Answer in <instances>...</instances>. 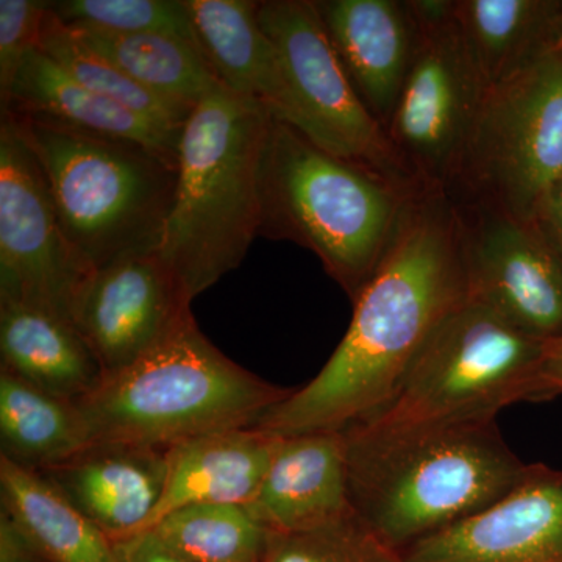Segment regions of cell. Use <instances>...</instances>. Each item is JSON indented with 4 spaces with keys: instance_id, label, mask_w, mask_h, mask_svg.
Segmentation results:
<instances>
[{
    "instance_id": "cell-1",
    "label": "cell",
    "mask_w": 562,
    "mask_h": 562,
    "mask_svg": "<svg viewBox=\"0 0 562 562\" xmlns=\"http://www.w3.org/2000/svg\"><path fill=\"white\" fill-rule=\"evenodd\" d=\"M468 301L457 213L449 194L424 190L403 214L390 250L353 301L338 349L301 390L254 425L277 436L342 431L382 412L436 328Z\"/></svg>"
},
{
    "instance_id": "cell-2",
    "label": "cell",
    "mask_w": 562,
    "mask_h": 562,
    "mask_svg": "<svg viewBox=\"0 0 562 562\" xmlns=\"http://www.w3.org/2000/svg\"><path fill=\"white\" fill-rule=\"evenodd\" d=\"M497 417L344 432L353 512L397 552L490 508L530 471Z\"/></svg>"
},
{
    "instance_id": "cell-3",
    "label": "cell",
    "mask_w": 562,
    "mask_h": 562,
    "mask_svg": "<svg viewBox=\"0 0 562 562\" xmlns=\"http://www.w3.org/2000/svg\"><path fill=\"white\" fill-rule=\"evenodd\" d=\"M420 191L336 157L272 117L258 172V233L312 250L353 302Z\"/></svg>"
},
{
    "instance_id": "cell-4",
    "label": "cell",
    "mask_w": 562,
    "mask_h": 562,
    "mask_svg": "<svg viewBox=\"0 0 562 562\" xmlns=\"http://www.w3.org/2000/svg\"><path fill=\"white\" fill-rule=\"evenodd\" d=\"M38 161L66 241L85 272L160 249L179 162L131 139L2 110Z\"/></svg>"
},
{
    "instance_id": "cell-5",
    "label": "cell",
    "mask_w": 562,
    "mask_h": 562,
    "mask_svg": "<svg viewBox=\"0 0 562 562\" xmlns=\"http://www.w3.org/2000/svg\"><path fill=\"white\" fill-rule=\"evenodd\" d=\"M272 117L220 85L184 124L160 254L191 302L238 268L260 236L258 172Z\"/></svg>"
},
{
    "instance_id": "cell-6",
    "label": "cell",
    "mask_w": 562,
    "mask_h": 562,
    "mask_svg": "<svg viewBox=\"0 0 562 562\" xmlns=\"http://www.w3.org/2000/svg\"><path fill=\"white\" fill-rule=\"evenodd\" d=\"M291 392L225 357L192 317L74 405L87 443L169 449L210 432L254 427Z\"/></svg>"
},
{
    "instance_id": "cell-7",
    "label": "cell",
    "mask_w": 562,
    "mask_h": 562,
    "mask_svg": "<svg viewBox=\"0 0 562 562\" xmlns=\"http://www.w3.org/2000/svg\"><path fill=\"white\" fill-rule=\"evenodd\" d=\"M546 347L468 299L432 333L392 401L357 424L394 431L497 417L513 403L541 401Z\"/></svg>"
},
{
    "instance_id": "cell-8",
    "label": "cell",
    "mask_w": 562,
    "mask_h": 562,
    "mask_svg": "<svg viewBox=\"0 0 562 562\" xmlns=\"http://www.w3.org/2000/svg\"><path fill=\"white\" fill-rule=\"evenodd\" d=\"M561 176L562 60L553 54L487 91L447 194L532 221Z\"/></svg>"
},
{
    "instance_id": "cell-9",
    "label": "cell",
    "mask_w": 562,
    "mask_h": 562,
    "mask_svg": "<svg viewBox=\"0 0 562 562\" xmlns=\"http://www.w3.org/2000/svg\"><path fill=\"white\" fill-rule=\"evenodd\" d=\"M416 50L387 138L425 190L449 192L487 85L462 38L453 0H409Z\"/></svg>"
},
{
    "instance_id": "cell-10",
    "label": "cell",
    "mask_w": 562,
    "mask_h": 562,
    "mask_svg": "<svg viewBox=\"0 0 562 562\" xmlns=\"http://www.w3.org/2000/svg\"><path fill=\"white\" fill-rule=\"evenodd\" d=\"M258 21L272 41L299 110V131L344 160L409 190H425L351 87L316 0H262Z\"/></svg>"
},
{
    "instance_id": "cell-11",
    "label": "cell",
    "mask_w": 562,
    "mask_h": 562,
    "mask_svg": "<svg viewBox=\"0 0 562 562\" xmlns=\"http://www.w3.org/2000/svg\"><path fill=\"white\" fill-rule=\"evenodd\" d=\"M452 202L469 301L538 341L561 339L562 260L535 222L484 203Z\"/></svg>"
},
{
    "instance_id": "cell-12",
    "label": "cell",
    "mask_w": 562,
    "mask_h": 562,
    "mask_svg": "<svg viewBox=\"0 0 562 562\" xmlns=\"http://www.w3.org/2000/svg\"><path fill=\"white\" fill-rule=\"evenodd\" d=\"M88 273L66 241L38 161L0 121V302L36 306L70 319Z\"/></svg>"
},
{
    "instance_id": "cell-13",
    "label": "cell",
    "mask_w": 562,
    "mask_h": 562,
    "mask_svg": "<svg viewBox=\"0 0 562 562\" xmlns=\"http://www.w3.org/2000/svg\"><path fill=\"white\" fill-rule=\"evenodd\" d=\"M191 301L160 249L136 251L88 273L70 319L113 375L191 321Z\"/></svg>"
},
{
    "instance_id": "cell-14",
    "label": "cell",
    "mask_w": 562,
    "mask_h": 562,
    "mask_svg": "<svg viewBox=\"0 0 562 562\" xmlns=\"http://www.w3.org/2000/svg\"><path fill=\"white\" fill-rule=\"evenodd\" d=\"M401 554L403 562H562V471L530 465L490 508Z\"/></svg>"
},
{
    "instance_id": "cell-15",
    "label": "cell",
    "mask_w": 562,
    "mask_h": 562,
    "mask_svg": "<svg viewBox=\"0 0 562 562\" xmlns=\"http://www.w3.org/2000/svg\"><path fill=\"white\" fill-rule=\"evenodd\" d=\"M168 450L131 442H94L38 472L111 539L140 535L160 502Z\"/></svg>"
},
{
    "instance_id": "cell-16",
    "label": "cell",
    "mask_w": 562,
    "mask_h": 562,
    "mask_svg": "<svg viewBox=\"0 0 562 562\" xmlns=\"http://www.w3.org/2000/svg\"><path fill=\"white\" fill-rule=\"evenodd\" d=\"M316 7L351 87L386 132L416 50L409 0H316Z\"/></svg>"
},
{
    "instance_id": "cell-17",
    "label": "cell",
    "mask_w": 562,
    "mask_h": 562,
    "mask_svg": "<svg viewBox=\"0 0 562 562\" xmlns=\"http://www.w3.org/2000/svg\"><path fill=\"white\" fill-rule=\"evenodd\" d=\"M247 508L280 535L313 530L355 513L344 432L280 436L260 491Z\"/></svg>"
},
{
    "instance_id": "cell-18",
    "label": "cell",
    "mask_w": 562,
    "mask_h": 562,
    "mask_svg": "<svg viewBox=\"0 0 562 562\" xmlns=\"http://www.w3.org/2000/svg\"><path fill=\"white\" fill-rule=\"evenodd\" d=\"M195 44L214 76L276 120L299 128V110L272 41L250 0H184Z\"/></svg>"
},
{
    "instance_id": "cell-19",
    "label": "cell",
    "mask_w": 562,
    "mask_h": 562,
    "mask_svg": "<svg viewBox=\"0 0 562 562\" xmlns=\"http://www.w3.org/2000/svg\"><path fill=\"white\" fill-rule=\"evenodd\" d=\"M279 438L254 427L233 428L169 447L165 491L143 532L187 506H249L268 473Z\"/></svg>"
},
{
    "instance_id": "cell-20",
    "label": "cell",
    "mask_w": 562,
    "mask_h": 562,
    "mask_svg": "<svg viewBox=\"0 0 562 562\" xmlns=\"http://www.w3.org/2000/svg\"><path fill=\"white\" fill-rule=\"evenodd\" d=\"M3 371L65 401L77 403L98 390L101 362L72 322L16 302H0Z\"/></svg>"
},
{
    "instance_id": "cell-21",
    "label": "cell",
    "mask_w": 562,
    "mask_h": 562,
    "mask_svg": "<svg viewBox=\"0 0 562 562\" xmlns=\"http://www.w3.org/2000/svg\"><path fill=\"white\" fill-rule=\"evenodd\" d=\"M2 110L38 114L83 131L131 139L179 162L181 133L88 90L40 49L22 61Z\"/></svg>"
},
{
    "instance_id": "cell-22",
    "label": "cell",
    "mask_w": 562,
    "mask_h": 562,
    "mask_svg": "<svg viewBox=\"0 0 562 562\" xmlns=\"http://www.w3.org/2000/svg\"><path fill=\"white\" fill-rule=\"evenodd\" d=\"M453 13L490 90L557 54L562 0H453Z\"/></svg>"
},
{
    "instance_id": "cell-23",
    "label": "cell",
    "mask_w": 562,
    "mask_h": 562,
    "mask_svg": "<svg viewBox=\"0 0 562 562\" xmlns=\"http://www.w3.org/2000/svg\"><path fill=\"white\" fill-rule=\"evenodd\" d=\"M0 502L49 562H120L116 543L38 472L0 458Z\"/></svg>"
},
{
    "instance_id": "cell-24",
    "label": "cell",
    "mask_w": 562,
    "mask_h": 562,
    "mask_svg": "<svg viewBox=\"0 0 562 562\" xmlns=\"http://www.w3.org/2000/svg\"><path fill=\"white\" fill-rule=\"evenodd\" d=\"M87 446L83 425L72 402L0 369L2 460L43 472Z\"/></svg>"
},
{
    "instance_id": "cell-25",
    "label": "cell",
    "mask_w": 562,
    "mask_h": 562,
    "mask_svg": "<svg viewBox=\"0 0 562 562\" xmlns=\"http://www.w3.org/2000/svg\"><path fill=\"white\" fill-rule=\"evenodd\" d=\"M72 31L140 87L191 113L221 85L192 41L160 33L105 35L80 29Z\"/></svg>"
},
{
    "instance_id": "cell-26",
    "label": "cell",
    "mask_w": 562,
    "mask_h": 562,
    "mask_svg": "<svg viewBox=\"0 0 562 562\" xmlns=\"http://www.w3.org/2000/svg\"><path fill=\"white\" fill-rule=\"evenodd\" d=\"M192 562H269L273 531L243 505H194L149 530Z\"/></svg>"
},
{
    "instance_id": "cell-27",
    "label": "cell",
    "mask_w": 562,
    "mask_h": 562,
    "mask_svg": "<svg viewBox=\"0 0 562 562\" xmlns=\"http://www.w3.org/2000/svg\"><path fill=\"white\" fill-rule=\"evenodd\" d=\"M40 50L88 90L168 131L181 133L190 120L191 111L180 109L140 87L120 66L92 49L72 29L63 24L52 13L50 7L41 31Z\"/></svg>"
},
{
    "instance_id": "cell-28",
    "label": "cell",
    "mask_w": 562,
    "mask_h": 562,
    "mask_svg": "<svg viewBox=\"0 0 562 562\" xmlns=\"http://www.w3.org/2000/svg\"><path fill=\"white\" fill-rule=\"evenodd\" d=\"M55 16L72 29L105 35L179 36L192 41L194 32L184 0H58Z\"/></svg>"
},
{
    "instance_id": "cell-29",
    "label": "cell",
    "mask_w": 562,
    "mask_h": 562,
    "mask_svg": "<svg viewBox=\"0 0 562 562\" xmlns=\"http://www.w3.org/2000/svg\"><path fill=\"white\" fill-rule=\"evenodd\" d=\"M269 562H403L357 513L313 530L273 532Z\"/></svg>"
},
{
    "instance_id": "cell-30",
    "label": "cell",
    "mask_w": 562,
    "mask_h": 562,
    "mask_svg": "<svg viewBox=\"0 0 562 562\" xmlns=\"http://www.w3.org/2000/svg\"><path fill=\"white\" fill-rule=\"evenodd\" d=\"M50 2L0 0V99H5L22 61L40 49L41 31Z\"/></svg>"
},
{
    "instance_id": "cell-31",
    "label": "cell",
    "mask_w": 562,
    "mask_h": 562,
    "mask_svg": "<svg viewBox=\"0 0 562 562\" xmlns=\"http://www.w3.org/2000/svg\"><path fill=\"white\" fill-rule=\"evenodd\" d=\"M114 543L120 562H192L158 541L150 531Z\"/></svg>"
},
{
    "instance_id": "cell-32",
    "label": "cell",
    "mask_w": 562,
    "mask_h": 562,
    "mask_svg": "<svg viewBox=\"0 0 562 562\" xmlns=\"http://www.w3.org/2000/svg\"><path fill=\"white\" fill-rule=\"evenodd\" d=\"M532 222L562 260V176L547 191Z\"/></svg>"
},
{
    "instance_id": "cell-33",
    "label": "cell",
    "mask_w": 562,
    "mask_h": 562,
    "mask_svg": "<svg viewBox=\"0 0 562 562\" xmlns=\"http://www.w3.org/2000/svg\"><path fill=\"white\" fill-rule=\"evenodd\" d=\"M541 383L543 398L553 397L562 392V338L547 344L541 368Z\"/></svg>"
},
{
    "instance_id": "cell-34",
    "label": "cell",
    "mask_w": 562,
    "mask_h": 562,
    "mask_svg": "<svg viewBox=\"0 0 562 562\" xmlns=\"http://www.w3.org/2000/svg\"><path fill=\"white\" fill-rule=\"evenodd\" d=\"M557 55L562 60V21H561V33H560V40H558V47H557Z\"/></svg>"
}]
</instances>
